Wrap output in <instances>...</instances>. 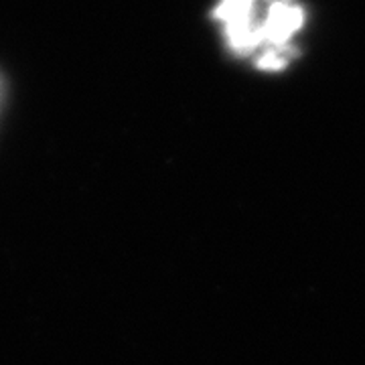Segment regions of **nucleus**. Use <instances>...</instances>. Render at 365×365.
I'll return each instance as SVG.
<instances>
[{
	"label": "nucleus",
	"mask_w": 365,
	"mask_h": 365,
	"mask_svg": "<svg viewBox=\"0 0 365 365\" xmlns=\"http://www.w3.org/2000/svg\"><path fill=\"white\" fill-rule=\"evenodd\" d=\"M215 19L225 26L230 47L237 53H260L262 21H258L256 0H222L215 9Z\"/></svg>",
	"instance_id": "nucleus-1"
}]
</instances>
